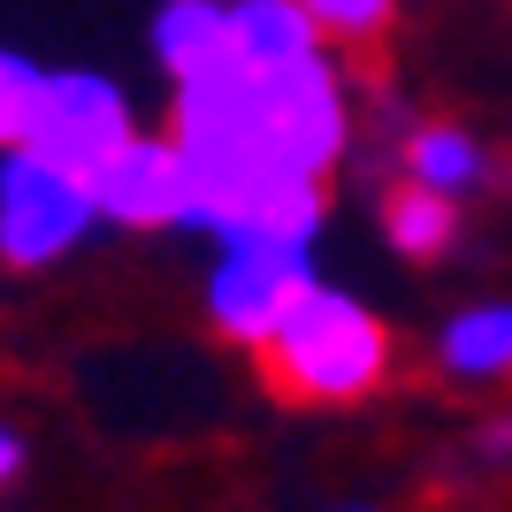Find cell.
I'll use <instances>...</instances> for the list:
<instances>
[{
  "mask_svg": "<svg viewBox=\"0 0 512 512\" xmlns=\"http://www.w3.org/2000/svg\"><path fill=\"white\" fill-rule=\"evenodd\" d=\"M436 367L459 383H512V299H482L436 329Z\"/></svg>",
  "mask_w": 512,
  "mask_h": 512,
  "instance_id": "8",
  "label": "cell"
},
{
  "mask_svg": "<svg viewBox=\"0 0 512 512\" xmlns=\"http://www.w3.org/2000/svg\"><path fill=\"white\" fill-rule=\"evenodd\" d=\"M16 467H23V436H16V428H0V490L16 482Z\"/></svg>",
  "mask_w": 512,
  "mask_h": 512,
  "instance_id": "14",
  "label": "cell"
},
{
  "mask_svg": "<svg viewBox=\"0 0 512 512\" xmlns=\"http://www.w3.org/2000/svg\"><path fill=\"white\" fill-rule=\"evenodd\" d=\"M222 31H230V0H161L153 16V54L169 77H192L222 54Z\"/></svg>",
  "mask_w": 512,
  "mask_h": 512,
  "instance_id": "11",
  "label": "cell"
},
{
  "mask_svg": "<svg viewBox=\"0 0 512 512\" xmlns=\"http://www.w3.org/2000/svg\"><path fill=\"white\" fill-rule=\"evenodd\" d=\"M39 85H46V69L31 62V54H16V46H0V153L23 146L31 107H39Z\"/></svg>",
  "mask_w": 512,
  "mask_h": 512,
  "instance_id": "13",
  "label": "cell"
},
{
  "mask_svg": "<svg viewBox=\"0 0 512 512\" xmlns=\"http://www.w3.org/2000/svg\"><path fill=\"white\" fill-rule=\"evenodd\" d=\"M92 192H100V222H115V230H192V169H184L176 138L138 130L92 176Z\"/></svg>",
  "mask_w": 512,
  "mask_h": 512,
  "instance_id": "6",
  "label": "cell"
},
{
  "mask_svg": "<svg viewBox=\"0 0 512 512\" xmlns=\"http://www.w3.org/2000/svg\"><path fill=\"white\" fill-rule=\"evenodd\" d=\"M314 283V245H276V237H237L222 245L207 268V321L230 344H268L276 321L299 306V291Z\"/></svg>",
  "mask_w": 512,
  "mask_h": 512,
  "instance_id": "5",
  "label": "cell"
},
{
  "mask_svg": "<svg viewBox=\"0 0 512 512\" xmlns=\"http://www.w3.org/2000/svg\"><path fill=\"white\" fill-rule=\"evenodd\" d=\"M406 176L428 184V192H444V199H467L474 184H490V153L459 123H421L406 138Z\"/></svg>",
  "mask_w": 512,
  "mask_h": 512,
  "instance_id": "9",
  "label": "cell"
},
{
  "mask_svg": "<svg viewBox=\"0 0 512 512\" xmlns=\"http://www.w3.org/2000/svg\"><path fill=\"white\" fill-rule=\"evenodd\" d=\"M222 54L245 69H283L321 54V31L306 16V0H230V31H222Z\"/></svg>",
  "mask_w": 512,
  "mask_h": 512,
  "instance_id": "7",
  "label": "cell"
},
{
  "mask_svg": "<svg viewBox=\"0 0 512 512\" xmlns=\"http://www.w3.org/2000/svg\"><path fill=\"white\" fill-rule=\"evenodd\" d=\"M398 344L352 291L337 283H306L299 306L276 321V337L260 344V383L276 390L283 406H360L390 383Z\"/></svg>",
  "mask_w": 512,
  "mask_h": 512,
  "instance_id": "1",
  "label": "cell"
},
{
  "mask_svg": "<svg viewBox=\"0 0 512 512\" xmlns=\"http://www.w3.org/2000/svg\"><path fill=\"white\" fill-rule=\"evenodd\" d=\"M260 146L283 176H329L352 146V85L329 54L260 69Z\"/></svg>",
  "mask_w": 512,
  "mask_h": 512,
  "instance_id": "3",
  "label": "cell"
},
{
  "mask_svg": "<svg viewBox=\"0 0 512 512\" xmlns=\"http://www.w3.org/2000/svg\"><path fill=\"white\" fill-rule=\"evenodd\" d=\"M321 46H344V54H375V46L398 31V0H306Z\"/></svg>",
  "mask_w": 512,
  "mask_h": 512,
  "instance_id": "12",
  "label": "cell"
},
{
  "mask_svg": "<svg viewBox=\"0 0 512 512\" xmlns=\"http://www.w3.org/2000/svg\"><path fill=\"white\" fill-rule=\"evenodd\" d=\"M383 237H390V253H406V260H444L451 237H459V199H444V192H428V184L406 176L383 199Z\"/></svg>",
  "mask_w": 512,
  "mask_h": 512,
  "instance_id": "10",
  "label": "cell"
},
{
  "mask_svg": "<svg viewBox=\"0 0 512 512\" xmlns=\"http://www.w3.org/2000/svg\"><path fill=\"white\" fill-rule=\"evenodd\" d=\"M130 138H138V115H130V92L115 77H100V69H46L31 130H23L31 153H46V161H62L77 176H100Z\"/></svg>",
  "mask_w": 512,
  "mask_h": 512,
  "instance_id": "4",
  "label": "cell"
},
{
  "mask_svg": "<svg viewBox=\"0 0 512 512\" xmlns=\"http://www.w3.org/2000/svg\"><path fill=\"white\" fill-rule=\"evenodd\" d=\"M100 230V192L92 176L62 169L31 146L0 153V260L8 268H54Z\"/></svg>",
  "mask_w": 512,
  "mask_h": 512,
  "instance_id": "2",
  "label": "cell"
}]
</instances>
